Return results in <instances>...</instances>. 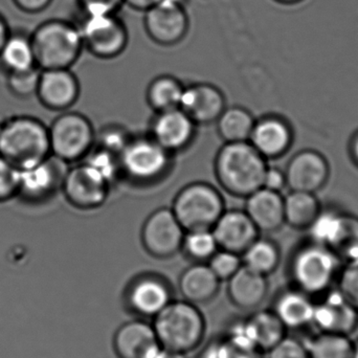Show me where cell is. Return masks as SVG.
<instances>
[{
	"label": "cell",
	"mask_w": 358,
	"mask_h": 358,
	"mask_svg": "<svg viewBox=\"0 0 358 358\" xmlns=\"http://www.w3.org/2000/svg\"><path fill=\"white\" fill-rule=\"evenodd\" d=\"M19 169L0 157V201L18 195Z\"/></svg>",
	"instance_id": "cell-40"
},
{
	"label": "cell",
	"mask_w": 358,
	"mask_h": 358,
	"mask_svg": "<svg viewBox=\"0 0 358 358\" xmlns=\"http://www.w3.org/2000/svg\"><path fill=\"white\" fill-rule=\"evenodd\" d=\"M48 128L31 117L8 119L0 125V157L19 170L50 157Z\"/></svg>",
	"instance_id": "cell-3"
},
{
	"label": "cell",
	"mask_w": 358,
	"mask_h": 358,
	"mask_svg": "<svg viewBox=\"0 0 358 358\" xmlns=\"http://www.w3.org/2000/svg\"><path fill=\"white\" fill-rule=\"evenodd\" d=\"M159 2L161 0H124V4H127L132 10L143 13L146 12L147 10Z\"/></svg>",
	"instance_id": "cell-47"
},
{
	"label": "cell",
	"mask_w": 358,
	"mask_h": 358,
	"mask_svg": "<svg viewBox=\"0 0 358 358\" xmlns=\"http://www.w3.org/2000/svg\"><path fill=\"white\" fill-rule=\"evenodd\" d=\"M305 345L309 358H352L355 342L348 336L319 332Z\"/></svg>",
	"instance_id": "cell-33"
},
{
	"label": "cell",
	"mask_w": 358,
	"mask_h": 358,
	"mask_svg": "<svg viewBox=\"0 0 358 358\" xmlns=\"http://www.w3.org/2000/svg\"><path fill=\"white\" fill-rule=\"evenodd\" d=\"M179 108L185 111L195 124L214 123L227 107L222 92L208 83L193 84L183 88Z\"/></svg>",
	"instance_id": "cell-21"
},
{
	"label": "cell",
	"mask_w": 358,
	"mask_h": 358,
	"mask_svg": "<svg viewBox=\"0 0 358 358\" xmlns=\"http://www.w3.org/2000/svg\"><path fill=\"white\" fill-rule=\"evenodd\" d=\"M227 282V296L231 302L241 310H256L268 294L266 275L252 271L244 265Z\"/></svg>",
	"instance_id": "cell-23"
},
{
	"label": "cell",
	"mask_w": 358,
	"mask_h": 358,
	"mask_svg": "<svg viewBox=\"0 0 358 358\" xmlns=\"http://www.w3.org/2000/svg\"><path fill=\"white\" fill-rule=\"evenodd\" d=\"M245 213L263 233H273L285 224L283 196L264 187L246 197Z\"/></svg>",
	"instance_id": "cell-24"
},
{
	"label": "cell",
	"mask_w": 358,
	"mask_h": 358,
	"mask_svg": "<svg viewBox=\"0 0 358 358\" xmlns=\"http://www.w3.org/2000/svg\"><path fill=\"white\" fill-rule=\"evenodd\" d=\"M77 24L84 48L96 58H117L127 48L129 31L117 13L82 14Z\"/></svg>",
	"instance_id": "cell-7"
},
{
	"label": "cell",
	"mask_w": 358,
	"mask_h": 358,
	"mask_svg": "<svg viewBox=\"0 0 358 358\" xmlns=\"http://www.w3.org/2000/svg\"><path fill=\"white\" fill-rule=\"evenodd\" d=\"M181 250L195 262L206 263L219 250V246L212 229H194L185 234Z\"/></svg>",
	"instance_id": "cell-35"
},
{
	"label": "cell",
	"mask_w": 358,
	"mask_h": 358,
	"mask_svg": "<svg viewBox=\"0 0 358 358\" xmlns=\"http://www.w3.org/2000/svg\"><path fill=\"white\" fill-rule=\"evenodd\" d=\"M343 264L331 250L309 241L301 245L290 259L288 273L292 287L317 298L331 289Z\"/></svg>",
	"instance_id": "cell-5"
},
{
	"label": "cell",
	"mask_w": 358,
	"mask_h": 358,
	"mask_svg": "<svg viewBox=\"0 0 358 358\" xmlns=\"http://www.w3.org/2000/svg\"><path fill=\"white\" fill-rule=\"evenodd\" d=\"M67 171V163L50 155L31 167L19 170L18 195L29 201L48 199L62 189Z\"/></svg>",
	"instance_id": "cell-13"
},
{
	"label": "cell",
	"mask_w": 358,
	"mask_h": 358,
	"mask_svg": "<svg viewBox=\"0 0 358 358\" xmlns=\"http://www.w3.org/2000/svg\"><path fill=\"white\" fill-rule=\"evenodd\" d=\"M336 281L338 289L358 309V258L343 264Z\"/></svg>",
	"instance_id": "cell-39"
},
{
	"label": "cell",
	"mask_w": 358,
	"mask_h": 358,
	"mask_svg": "<svg viewBox=\"0 0 358 358\" xmlns=\"http://www.w3.org/2000/svg\"><path fill=\"white\" fill-rule=\"evenodd\" d=\"M85 157L84 164L90 166L109 185L117 178L119 172L122 171L119 157L104 149L99 148L90 155L88 153Z\"/></svg>",
	"instance_id": "cell-36"
},
{
	"label": "cell",
	"mask_w": 358,
	"mask_h": 358,
	"mask_svg": "<svg viewBox=\"0 0 358 358\" xmlns=\"http://www.w3.org/2000/svg\"><path fill=\"white\" fill-rule=\"evenodd\" d=\"M208 265L220 281H229L243 265L241 256L227 250H217Z\"/></svg>",
	"instance_id": "cell-37"
},
{
	"label": "cell",
	"mask_w": 358,
	"mask_h": 358,
	"mask_svg": "<svg viewBox=\"0 0 358 358\" xmlns=\"http://www.w3.org/2000/svg\"><path fill=\"white\" fill-rule=\"evenodd\" d=\"M241 259L244 266L267 277L279 266L281 252L275 242L257 238L241 255Z\"/></svg>",
	"instance_id": "cell-32"
},
{
	"label": "cell",
	"mask_w": 358,
	"mask_h": 358,
	"mask_svg": "<svg viewBox=\"0 0 358 358\" xmlns=\"http://www.w3.org/2000/svg\"><path fill=\"white\" fill-rule=\"evenodd\" d=\"M162 348L187 353L202 344L206 322L197 305L187 301H171L151 322Z\"/></svg>",
	"instance_id": "cell-2"
},
{
	"label": "cell",
	"mask_w": 358,
	"mask_h": 358,
	"mask_svg": "<svg viewBox=\"0 0 358 358\" xmlns=\"http://www.w3.org/2000/svg\"><path fill=\"white\" fill-rule=\"evenodd\" d=\"M109 187L104 179L83 163L69 169L62 189L69 203L81 210H92L104 203Z\"/></svg>",
	"instance_id": "cell-16"
},
{
	"label": "cell",
	"mask_w": 358,
	"mask_h": 358,
	"mask_svg": "<svg viewBox=\"0 0 358 358\" xmlns=\"http://www.w3.org/2000/svg\"><path fill=\"white\" fill-rule=\"evenodd\" d=\"M215 176L220 187L236 197H248L262 187L266 159L250 142L225 143L215 159Z\"/></svg>",
	"instance_id": "cell-1"
},
{
	"label": "cell",
	"mask_w": 358,
	"mask_h": 358,
	"mask_svg": "<svg viewBox=\"0 0 358 358\" xmlns=\"http://www.w3.org/2000/svg\"><path fill=\"white\" fill-rule=\"evenodd\" d=\"M243 323L250 338L264 353L287 336L285 326L271 309L255 311Z\"/></svg>",
	"instance_id": "cell-28"
},
{
	"label": "cell",
	"mask_w": 358,
	"mask_h": 358,
	"mask_svg": "<svg viewBox=\"0 0 358 358\" xmlns=\"http://www.w3.org/2000/svg\"><path fill=\"white\" fill-rule=\"evenodd\" d=\"M352 358H358V340L355 342V346H353Z\"/></svg>",
	"instance_id": "cell-53"
},
{
	"label": "cell",
	"mask_w": 358,
	"mask_h": 358,
	"mask_svg": "<svg viewBox=\"0 0 358 358\" xmlns=\"http://www.w3.org/2000/svg\"><path fill=\"white\" fill-rule=\"evenodd\" d=\"M15 6L27 14L43 12L52 4V0H13Z\"/></svg>",
	"instance_id": "cell-46"
},
{
	"label": "cell",
	"mask_w": 358,
	"mask_h": 358,
	"mask_svg": "<svg viewBox=\"0 0 358 358\" xmlns=\"http://www.w3.org/2000/svg\"><path fill=\"white\" fill-rule=\"evenodd\" d=\"M248 142L265 159H279L292 148L294 131L286 120L269 115L255 123Z\"/></svg>",
	"instance_id": "cell-20"
},
{
	"label": "cell",
	"mask_w": 358,
	"mask_h": 358,
	"mask_svg": "<svg viewBox=\"0 0 358 358\" xmlns=\"http://www.w3.org/2000/svg\"><path fill=\"white\" fill-rule=\"evenodd\" d=\"M172 210L185 231L212 229L224 212V201L216 187L194 182L178 192Z\"/></svg>",
	"instance_id": "cell-6"
},
{
	"label": "cell",
	"mask_w": 358,
	"mask_h": 358,
	"mask_svg": "<svg viewBox=\"0 0 358 358\" xmlns=\"http://www.w3.org/2000/svg\"><path fill=\"white\" fill-rule=\"evenodd\" d=\"M80 84L71 69H41L37 96L52 110H66L79 98Z\"/></svg>",
	"instance_id": "cell-18"
},
{
	"label": "cell",
	"mask_w": 358,
	"mask_h": 358,
	"mask_svg": "<svg viewBox=\"0 0 358 358\" xmlns=\"http://www.w3.org/2000/svg\"><path fill=\"white\" fill-rule=\"evenodd\" d=\"M161 349L152 323L145 319L126 322L113 336L117 358H153Z\"/></svg>",
	"instance_id": "cell-17"
},
{
	"label": "cell",
	"mask_w": 358,
	"mask_h": 358,
	"mask_svg": "<svg viewBox=\"0 0 358 358\" xmlns=\"http://www.w3.org/2000/svg\"><path fill=\"white\" fill-rule=\"evenodd\" d=\"M185 231L172 208H159L145 221L142 229V243L150 256L168 259L182 248Z\"/></svg>",
	"instance_id": "cell-10"
},
{
	"label": "cell",
	"mask_w": 358,
	"mask_h": 358,
	"mask_svg": "<svg viewBox=\"0 0 358 358\" xmlns=\"http://www.w3.org/2000/svg\"><path fill=\"white\" fill-rule=\"evenodd\" d=\"M41 69L34 67L29 71L8 73V86L10 92L21 98L37 94Z\"/></svg>",
	"instance_id": "cell-38"
},
{
	"label": "cell",
	"mask_w": 358,
	"mask_h": 358,
	"mask_svg": "<svg viewBox=\"0 0 358 358\" xmlns=\"http://www.w3.org/2000/svg\"><path fill=\"white\" fill-rule=\"evenodd\" d=\"M10 31H10L6 18L0 14V50H1L4 42L6 41L8 36H10Z\"/></svg>",
	"instance_id": "cell-48"
},
{
	"label": "cell",
	"mask_w": 358,
	"mask_h": 358,
	"mask_svg": "<svg viewBox=\"0 0 358 358\" xmlns=\"http://www.w3.org/2000/svg\"><path fill=\"white\" fill-rule=\"evenodd\" d=\"M284 172L290 191L315 194L329 180L330 166L322 153L306 149L290 159Z\"/></svg>",
	"instance_id": "cell-15"
},
{
	"label": "cell",
	"mask_w": 358,
	"mask_h": 358,
	"mask_svg": "<svg viewBox=\"0 0 358 358\" xmlns=\"http://www.w3.org/2000/svg\"><path fill=\"white\" fill-rule=\"evenodd\" d=\"M50 153L65 163L85 157L92 150L94 131L87 117L77 113H65L48 128Z\"/></svg>",
	"instance_id": "cell-8"
},
{
	"label": "cell",
	"mask_w": 358,
	"mask_h": 358,
	"mask_svg": "<svg viewBox=\"0 0 358 358\" xmlns=\"http://www.w3.org/2000/svg\"><path fill=\"white\" fill-rule=\"evenodd\" d=\"M82 14H113L124 6V0H77Z\"/></svg>",
	"instance_id": "cell-42"
},
{
	"label": "cell",
	"mask_w": 358,
	"mask_h": 358,
	"mask_svg": "<svg viewBox=\"0 0 358 358\" xmlns=\"http://www.w3.org/2000/svg\"><path fill=\"white\" fill-rule=\"evenodd\" d=\"M216 122L219 136L225 143L248 142L256 123L250 111L238 106L225 108Z\"/></svg>",
	"instance_id": "cell-31"
},
{
	"label": "cell",
	"mask_w": 358,
	"mask_h": 358,
	"mask_svg": "<svg viewBox=\"0 0 358 358\" xmlns=\"http://www.w3.org/2000/svg\"><path fill=\"white\" fill-rule=\"evenodd\" d=\"M349 152L353 163L358 167V131L352 136L349 145Z\"/></svg>",
	"instance_id": "cell-49"
},
{
	"label": "cell",
	"mask_w": 358,
	"mask_h": 358,
	"mask_svg": "<svg viewBox=\"0 0 358 358\" xmlns=\"http://www.w3.org/2000/svg\"><path fill=\"white\" fill-rule=\"evenodd\" d=\"M322 208L321 202L315 194L290 191L284 197V220L292 229L306 231Z\"/></svg>",
	"instance_id": "cell-30"
},
{
	"label": "cell",
	"mask_w": 358,
	"mask_h": 358,
	"mask_svg": "<svg viewBox=\"0 0 358 358\" xmlns=\"http://www.w3.org/2000/svg\"><path fill=\"white\" fill-rule=\"evenodd\" d=\"M198 358H229V350L223 336L215 338L206 344Z\"/></svg>",
	"instance_id": "cell-45"
},
{
	"label": "cell",
	"mask_w": 358,
	"mask_h": 358,
	"mask_svg": "<svg viewBox=\"0 0 358 358\" xmlns=\"http://www.w3.org/2000/svg\"><path fill=\"white\" fill-rule=\"evenodd\" d=\"M36 64L40 69H71L84 50L77 23L50 19L31 34Z\"/></svg>",
	"instance_id": "cell-4"
},
{
	"label": "cell",
	"mask_w": 358,
	"mask_h": 358,
	"mask_svg": "<svg viewBox=\"0 0 358 358\" xmlns=\"http://www.w3.org/2000/svg\"><path fill=\"white\" fill-rule=\"evenodd\" d=\"M129 141L125 132L120 129H113V128L110 129L109 128V129L105 130L103 134H101L100 148L113 153V155L120 157Z\"/></svg>",
	"instance_id": "cell-43"
},
{
	"label": "cell",
	"mask_w": 358,
	"mask_h": 358,
	"mask_svg": "<svg viewBox=\"0 0 358 358\" xmlns=\"http://www.w3.org/2000/svg\"><path fill=\"white\" fill-rule=\"evenodd\" d=\"M183 88L182 84L176 78L159 76L149 85L147 100L157 113L179 108Z\"/></svg>",
	"instance_id": "cell-34"
},
{
	"label": "cell",
	"mask_w": 358,
	"mask_h": 358,
	"mask_svg": "<svg viewBox=\"0 0 358 358\" xmlns=\"http://www.w3.org/2000/svg\"><path fill=\"white\" fill-rule=\"evenodd\" d=\"M313 326L319 332L350 336L358 327V309L336 288L315 300Z\"/></svg>",
	"instance_id": "cell-11"
},
{
	"label": "cell",
	"mask_w": 358,
	"mask_h": 358,
	"mask_svg": "<svg viewBox=\"0 0 358 358\" xmlns=\"http://www.w3.org/2000/svg\"><path fill=\"white\" fill-rule=\"evenodd\" d=\"M286 187L287 183H286L285 172L279 168L267 167L263 178L262 187L281 193Z\"/></svg>",
	"instance_id": "cell-44"
},
{
	"label": "cell",
	"mask_w": 358,
	"mask_h": 358,
	"mask_svg": "<svg viewBox=\"0 0 358 358\" xmlns=\"http://www.w3.org/2000/svg\"><path fill=\"white\" fill-rule=\"evenodd\" d=\"M0 64L8 73L38 67L31 35L23 31H10L0 50Z\"/></svg>",
	"instance_id": "cell-29"
},
{
	"label": "cell",
	"mask_w": 358,
	"mask_h": 358,
	"mask_svg": "<svg viewBox=\"0 0 358 358\" xmlns=\"http://www.w3.org/2000/svg\"><path fill=\"white\" fill-rule=\"evenodd\" d=\"M266 353L267 358H309L305 342L287 336Z\"/></svg>",
	"instance_id": "cell-41"
},
{
	"label": "cell",
	"mask_w": 358,
	"mask_h": 358,
	"mask_svg": "<svg viewBox=\"0 0 358 358\" xmlns=\"http://www.w3.org/2000/svg\"><path fill=\"white\" fill-rule=\"evenodd\" d=\"M195 125L180 108L163 111L153 121L151 138L168 152H176L192 142L195 136Z\"/></svg>",
	"instance_id": "cell-22"
},
{
	"label": "cell",
	"mask_w": 358,
	"mask_h": 358,
	"mask_svg": "<svg viewBox=\"0 0 358 358\" xmlns=\"http://www.w3.org/2000/svg\"><path fill=\"white\" fill-rule=\"evenodd\" d=\"M153 358H187V355L162 348L159 353Z\"/></svg>",
	"instance_id": "cell-50"
},
{
	"label": "cell",
	"mask_w": 358,
	"mask_h": 358,
	"mask_svg": "<svg viewBox=\"0 0 358 358\" xmlns=\"http://www.w3.org/2000/svg\"><path fill=\"white\" fill-rule=\"evenodd\" d=\"M161 2H166V3L178 4V6H185L189 2V0H161Z\"/></svg>",
	"instance_id": "cell-52"
},
{
	"label": "cell",
	"mask_w": 358,
	"mask_h": 358,
	"mask_svg": "<svg viewBox=\"0 0 358 358\" xmlns=\"http://www.w3.org/2000/svg\"><path fill=\"white\" fill-rule=\"evenodd\" d=\"M353 215L334 208H322L308 231L310 241L326 246L336 254L350 231Z\"/></svg>",
	"instance_id": "cell-26"
},
{
	"label": "cell",
	"mask_w": 358,
	"mask_h": 358,
	"mask_svg": "<svg viewBox=\"0 0 358 358\" xmlns=\"http://www.w3.org/2000/svg\"><path fill=\"white\" fill-rule=\"evenodd\" d=\"M121 170L132 180L151 182L166 173L170 152L152 138L130 140L120 155Z\"/></svg>",
	"instance_id": "cell-9"
},
{
	"label": "cell",
	"mask_w": 358,
	"mask_h": 358,
	"mask_svg": "<svg viewBox=\"0 0 358 358\" xmlns=\"http://www.w3.org/2000/svg\"><path fill=\"white\" fill-rule=\"evenodd\" d=\"M178 288L182 300L198 306L210 302L217 296L220 280L208 264L195 262L181 273Z\"/></svg>",
	"instance_id": "cell-27"
},
{
	"label": "cell",
	"mask_w": 358,
	"mask_h": 358,
	"mask_svg": "<svg viewBox=\"0 0 358 358\" xmlns=\"http://www.w3.org/2000/svg\"><path fill=\"white\" fill-rule=\"evenodd\" d=\"M126 306L141 319H155L173 301L171 286L159 275H145L136 278L128 286Z\"/></svg>",
	"instance_id": "cell-14"
},
{
	"label": "cell",
	"mask_w": 358,
	"mask_h": 358,
	"mask_svg": "<svg viewBox=\"0 0 358 358\" xmlns=\"http://www.w3.org/2000/svg\"><path fill=\"white\" fill-rule=\"evenodd\" d=\"M220 250L241 256L258 238L259 231L245 210L223 212L212 229Z\"/></svg>",
	"instance_id": "cell-19"
},
{
	"label": "cell",
	"mask_w": 358,
	"mask_h": 358,
	"mask_svg": "<svg viewBox=\"0 0 358 358\" xmlns=\"http://www.w3.org/2000/svg\"><path fill=\"white\" fill-rule=\"evenodd\" d=\"M273 1L282 6H296V4L302 3L305 0H273Z\"/></svg>",
	"instance_id": "cell-51"
},
{
	"label": "cell",
	"mask_w": 358,
	"mask_h": 358,
	"mask_svg": "<svg viewBox=\"0 0 358 358\" xmlns=\"http://www.w3.org/2000/svg\"><path fill=\"white\" fill-rule=\"evenodd\" d=\"M271 310L287 330H302L313 325L315 298L296 287L275 296Z\"/></svg>",
	"instance_id": "cell-25"
},
{
	"label": "cell",
	"mask_w": 358,
	"mask_h": 358,
	"mask_svg": "<svg viewBox=\"0 0 358 358\" xmlns=\"http://www.w3.org/2000/svg\"><path fill=\"white\" fill-rule=\"evenodd\" d=\"M144 14L147 36L159 45H178L189 33V17L185 6L159 2Z\"/></svg>",
	"instance_id": "cell-12"
}]
</instances>
